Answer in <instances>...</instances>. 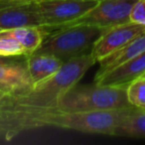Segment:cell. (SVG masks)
I'll list each match as a JSON object with an SVG mask.
<instances>
[{"instance_id": "6", "label": "cell", "mask_w": 145, "mask_h": 145, "mask_svg": "<svg viewBox=\"0 0 145 145\" xmlns=\"http://www.w3.org/2000/svg\"><path fill=\"white\" fill-rule=\"evenodd\" d=\"M35 4L42 17L41 28L48 35L81 18L97 2L93 0H38Z\"/></svg>"}, {"instance_id": "19", "label": "cell", "mask_w": 145, "mask_h": 145, "mask_svg": "<svg viewBox=\"0 0 145 145\" xmlns=\"http://www.w3.org/2000/svg\"><path fill=\"white\" fill-rule=\"evenodd\" d=\"M38 0H0V3H31Z\"/></svg>"}, {"instance_id": "10", "label": "cell", "mask_w": 145, "mask_h": 145, "mask_svg": "<svg viewBox=\"0 0 145 145\" xmlns=\"http://www.w3.org/2000/svg\"><path fill=\"white\" fill-rule=\"evenodd\" d=\"M145 75V52L95 79V83L103 86L125 87Z\"/></svg>"}, {"instance_id": "11", "label": "cell", "mask_w": 145, "mask_h": 145, "mask_svg": "<svg viewBox=\"0 0 145 145\" xmlns=\"http://www.w3.org/2000/svg\"><path fill=\"white\" fill-rule=\"evenodd\" d=\"M32 87L26 66V57L14 64L0 65V93L2 95L26 93Z\"/></svg>"}, {"instance_id": "16", "label": "cell", "mask_w": 145, "mask_h": 145, "mask_svg": "<svg viewBox=\"0 0 145 145\" xmlns=\"http://www.w3.org/2000/svg\"><path fill=\"white\" fill-rule=\"evenodd\" d=\"M25 54V50L19 41L11 34V31H5L0 35V56L13 57L22 56Z\"/></svg>"}, {"instance_id": "21", "label": "cell", "mask_w": 145, "mask_h": 145, "mask_svg": "<svg viewBox=\"0 0 145 145\" xmlns=\"http://www.w3.org/2000/svg\"><path fill=\"white\" fill-rule=\"evenodd\" d=\"M93 1H97V2H99V1H103V0H93Z\"/></svg>"}, {"instance_id": "2", "label": "cell", "mask_w": 145, "mask_h": 145, "mask_svg": "<svg viewBox=\"0 0 145 145\" xmlns=\"http://www.w3.org/2000/svg\"><path fill=\"white\" fill-rule=\"evenodd\" d=\"M133 105L127 99L126 88L91 85H75L59 99L57 107L62 112L108 110Z\"/></svg>"}, {"instance_id": "15", "label": "cell", "mask_w": 145, "mask_h": 145, "mask_svg": "<svg viewBox=\"0 0 145 145\" xmlns=\"http://www.w3.org/2000/svg\"><path fill=\"white\" fill-rule=\"evenodd\" d=\"M11 34L19 41L25 50V54L31 55L40 47L47 33L41 27L26 26L13 29Z\"/></svg>"}, {"instance_id": "5", "label": "cell", "mask_w": 145, "mask_h": 145, "mask_svg": "<svg viewBox=\"0 0 145 145\" xmlns=\"http://www.w3.org/2000/svg\"><path fill=\"white\" fill-rule=\"evenodd\" d=\"M133 106L108 110L60 112L53 115L50 126L84 133L113 135V131Z\"/></svg>"}, {"instance_id": "23", "label": "cell", "mask_w": 145, "mask_h": 145, "mask_svg": "<svg viewBox=\"0 0 145 145\" xmlns=\"http://www.w3.org/2000/svg\"><path fill=\"white\" fill-rule=\"evenodd\" d=\"M143 77H145V75H144V76H143Z\"/></svg>"}, {"instance_id": "7", "label": "cell", "mask_w": 145, "mask_h": 145, "mask_svg": "<svg viewBox=\"0 0 145 145\" xmlns=\"http://www.w3.org/2000/svg\"><path fill=\"white\" fill-rule=\"evenodd\" d=\"M136 0H103L81 18L65 27L86 24L103 31L117 25L130 22V13ZM63 27V28H65Z\"/></svg>"}, {"instance_id": "12", "label": "cell", "mask_w": 145, "mask_h": 145, "mask_svg": "<svg viewBox=\"0 0 145 145\" xmlns=\"http://www.w3.org/2000/svg\"><path fill=\"white\" fill-rule=\"evenodd\" d=\"M63 65L64 62L53 55H26V66L33 87L53 77Z\"/></svg>"}, {"instance_id": "18", "label": "cell", "mask_w": 145, "mask_h": 145, "mask_svg": "<svg viewBox=\"0 0 145 145\" xmlns=\"http://www.w3.org/2000/svg\"><path fill=\"white\" fill-rule=\"evenodd\" d=\"M130 22L145 25V0H136L131 9Z\"/></svg>"}, {"instance_id": "13", "label": "cell", "mask_w": 145, "mask_h": 145, "mask_svg": "<svg viewBox=\"0 0 145 145\" xmlns=\"http://www.w3.org/2000/svg\"><path fill=\"white\" fill-rule=\"evenodd\" d=\"M145 52V31L135 37L131 40L126 46L122 49L116 51L113 54L109 55L108 57L99 61V68L95 74V79L101 77L105 72H109L112 69L118 67L119 65L123 64L126 61L138 56Z\"/></svg>"}, {"instance_id": "22", "label": "cell", "mask_w": 145, "mask_h": 145, "mask_svg": "<svg viewBox=\"0 0 145 145\" xmlns=\"http://www.w3.org/2000/svg\"><path fill=\"white\" fill-rule=\"evenodd\" d=\"M0 95H2V93H0Z\"/></svg>"}, {"instance_id": "17", "label": "cell", "mask_w": 145, "mask_h": 145, "mask_svg": "<svg viewBox=\"0 0 145 145\" xmlns=\"http://www.w3.org/2000/svg\"><path fill=\"white\" fill-rule=\"evenodd\" d=\"M126 93L131 105L145 108V77L138 78L129 84Z\"/></svg>"}, {"instance_id": "14", "label": "cell", "mask_w": 145, "mask_h": 145, "mask_svg": "<svg viewBox=\"0 0 145 145\" xmlns=\"http://www.w3.org/2000/svg\"><path fill=\"white\" fill-rule=\"evenodd\" d=\"M112 136L145 138V108L133 106L114 129Z\"/></svg>"}, {"instance_id": "8", "label": "cell", "mask_w": 145, "mask_h": 145, "mask_svg": "<svg viewBox=\"0 0 145 145\" xmlns=\"http://www.w3.org/2000/svg\"><path fill=\"white\" fill-rule=\"evenodd\" d=\"M145 31V25L127 22L106 29L93 45L91 55L97 63L126 46L131 40Z\"/></svg>"}, {"instance_id": "20", "label": "cell", "mask_w": 145, "mask_h": 145, "mask_svg": "<svg viewBox=\"0 0 145 145\" xmlns=\"http://www.w3.org/2000/svg\"><path fill=\"white\" fill-rule=\"evenodd\" d=\"M5 31H8V30H4V29H2V28H0V35L2 34V33H4Z\"/></svg>"}, {"instance_id": "4", "label": "cell", "mask_w": 145, "mask_h": 145, "mask_svg": "<svg viewBox=\"0 0 145 145\" xmlns=\"http://www.w3.org/2000/svg\"><path fill=\"white\" fill-rule=\"evenodd\" d=\"M103 30L91 25L80 24L65 27L49 33L33 54L53 55L63 62L91 54L93 45Z\"/></svg>"}, {"instance_id": "1", "label": "cell", "mask_w": 145, "mask_h": 145, "mask_svg": "<svg viewBox=\"0 0 145 145\" xmlns=\"http://www.w3.org/2000/svg\"><path fill=\"white\" fill-rule=\"evenodd\" d=\"M22 93L0 95V141H9L29 129L50 126L58 107H39L28 103Z\"/></svg>"}, {"instance_id": "3", "label": "cell", "mask_w": 145, "mask_h": 145, "mask_svg": "<svg viewBox=\"0 0 145 145\" xmlns=\"http://www.w3.org/2000/svg\"><path fill=\"white\" fill-rule=\"evenodd\" d=\"M95 63L97 62L91 54L71 59L64 63L53 77L23 93V97L34 106L57 107L59 99L77 85Z\"/></svg>"}, {"instance_id": "9", "label": "cell", "mask_w": 145, "mask_h": 145, "mask_svg": "<svg viewBox=\"0 0 145 145\" xmlns=\"http://www.w3.org/2000/svg\"><path fill=\"white\" fill-rule=\"evenodd\" d=\"M26 26H43L35 2L0 3V28L13 30Z\"/></svg>"}]
</instances>
